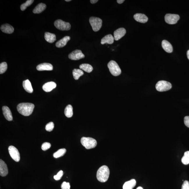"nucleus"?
Wrapping results in <instances>:
<instances>
[{
    "label": "nucleus",
    "mask_w": 189,
    "mask_h": 189,
    "mask_svg": "<svg viewBox=\"0 0 189 189\" xmlns=\"http://www.w3.org/2000/svg\"><path fill=\"white\" fill-rule=\"evenodd\" d=\"M34 105L33 104L28 103L19 104L17 106L18 112L22 115L27 116L30 115L33 111Z\"/></svg>",
    "instance_id": "1"
},
{
    "label": "nucleus",
    "mask_w": 189,
    "mask_h": 189,
    "mask_svg": "<svg viewBox=\"0 0 189 189\" xmlns=\"http://www.w3.org/2000/svg\"><path fill=\"white\" fill-rule=\"evenodd\" d=\"M109 174L110 171L108 167L105 165L102 166L99 169L97 172V179L102 183H105L108 180Z\"/></svg>",
    "instance_id": "2"
},
{
    "label": "nucleus",
    "mask_w": 189,
    "mask_h": 189,
    "mask_svg": "<svg viewBox=\"0 0 189 189\" xmlns=\"http://www.w3.org/2000/svg\"><path fill=\"white\" fill-rule=\"evenodd\" d=\"M81 144L86 149H90L95 148L96 146V140L93 138L83 137L81 139Z\"/></svg>",
    "instance_id": "3"
},
{
    "label": "nucleus",
    "mask_w": 189,
    "mask_h": 189,
    "mask_svg": "<svg viewBox=\"0 0 189 189\" xmlns=\"http://www.w3.org/2000/svg\"><path fill=\"white\" fill-rule=\"evenodd\" d=\"M107 67L112 75L116 77L121 74V70L120 67L117 62L114 61L112 60L109 62L107 64Z\"/></svg>",
    "instance_id": "4"
},
{
    "label": "nucleus",
    "mask_w": 189,
    "mask_h": 189,
    "mask_svg": "<svg viewBox=\"0 0 189 189\" xmlns=\"http://www.w3.org/2000/svg\"><path fill=\"white\" fill-rule=\"evenodd\" d=\"M89 22L94 32H97L101 28L102 24L101 19L95 17H91L89 19Z\"/></svg>",
    "instance_id": "5"
},
{
    "label": "nucleus",
    "mask_w": 189,
    "mask_h": 189,
    "mask_svg": "<svg viewBox=\"0 0 189 189\" xmlns=\"http://www.w3.org/2000/svg\"><path fill=\"white\" fill-rule=\"evenodd\" d=\"M156 89L160 91H169L172 88V84L170 83L165 81H160L157 83L156 85Z\"/></svg>",
    "instance_id": "6"
},
{
    "label": "nucleus",
    "mask_w": 189,
    "mask_h": 189,
    "mask_svg": "<svg viewBox=\"0 0 189 189\" xmlns=\"http://www.w3.org/2000/svg\"><path fill=\"white\" fill-rule=\"evenodd\" d=\"M54 25L57 29L60 30L68 31L70 30L71 28L70 23L60 20L55 21Z\"/></svg>",
    "instance_id": "7"
},
{
    "label": "nucleus",
    "mask_w": 189,
    "mask_h": 189,
    "mask_svg": "<svg viewBox=\"0 0 189 189\" xmlns=\"http://www.w3.org/2000/svg\"><path fill=\"white\" fill-rule=\"evenodd\" d=\"M8 150L12 159L15 162H19L20 160V155L18 149L13 146H10Z\"/></svg>",
    "instance_id": "8"
},
{
    "label": "nucleus",
    "mask_w": 189,
    "mask_h": 189,
    "mask_svg": "<svg viewBox=\"0 0 189 189\" xmlns=\"http://www.w3.org/2000/svg\"><path fill=\"white\" fill-rule=\"evenodd\" d=\"M179 19L180 17L178 15L167 14L165 17V20L166 23L172 25L176 24Z\"/></svg>",
    "instance_id": "9"
},
{
    "label": "nucleus",
    "mask_w": 189,
    "mask_h": 189,
    "mask_svg": "<svg viewBox=\"0 0 189 189\" xmlns=\"http://www.w3.org/2000/svg\"><path fill=\"white\" fill-rule=\"evenodd\" d=\"M68 57L71 60H77L84 58L85 56L81 50H77L69 54Z\"/></svg>",
    "instance_id": "10"
},
{
    "label": "nucleus",
    "mask_w": 189,
    "mask_h": 189,
    "mask_svg": "<svg viewBox=\"0 0 189 189\" xmlns=\"http://www.w3.org/2000/svg\"><path fill=\"white\" fill-rule=\"evenodd\" d=\"M126 33V29L124 28H120L116 29L114 32V39L118 41L125 36Z\"/></svg>",
    "instance_id": "11"
},
{
    "label": "nucleus",
    "mask_w": 189,
    "mask_h": 189,
    "mask_svg": "<svg viewBox=\"0 0 189 189\" xmlns=\"http://www.w3.org/2000/svg\"><path fill=\"white\" fill-rule=\"evenodd\" d=\"M36 69L38 71L52 70V65L50 63H44L39 64L36 67Z\"/></svg>",
    "instance_id": "12"
},
{
    "label": "nucleus",
    "mask_w": 189,
    "mask_h": 189,
    "mask_svg": "<svg viewBox=\"0 0 189 189\" xmlns=\"http://www.w3.org/2000/svg\"><path fill=\"white\" fill-rule=\"evenodd\" d=\"M8 173V170L6 163L1 159L0 160V175L1 176H6Z\"/></svg>",
    "instance_id": "13"
},
{
    "label": "nucleus",
    "mask_w": 189,
    "mask_h": 189,
    "mask_svg": "<svg viewBox=\"0 0 189 189\" xmlns=\"http://www.w3.org/2000/svg\"><path fill=\"white\" fill-rule=\"evenodd\" d=\"M133 18L136 21L140 23H146L148 20V18L146 15L142 13L136 14L133 16Z\"/></svg>",
    "instance_id": "14"
},
{
    "label": "nucleus",
    "mask_w": 189,
    "mask_h": 189,
    "mask_svg": "<svg viewBox=\"0 0 189 189\" xmlns=\"http://www.w3.org/2000/svg\"><path fill=\"white\" fill-rule=\"evenodd\" d=\"M2 110L3 115L5 118L8 121H12L13 120V117L12 113L8 107L7 106H3L2 107Z\"/></svg>",
    "instance_id": "15"
},
{
    "label": "nucleus",
    "mask_w": 189,
    "mask_h": 189,
    "mask_svg": "<svg viewBox=\"0 0 189 189\" xmlns=\"http://www.w3.org/2000/svg\"><path fill=\"white\" fill-rule=\"evenodd\" d=\"M56 83L53 82H50L46 83L43 86V90L46 92H49L56 87Z\"/></svg>",
    "instance_id": "16"
},
{
    "label": "nucleus",
    "mask_w": 189,
    "mask_h": 189,
    "mask_svg": "<svg viewBox=\"0 0 189 189\" xmlns=\"http://www.w3.org/2000/svg\"><path fill=\"white\" fill-rule=\"evenodd\" d=\"M1 29L3 32L7 34H11L14 31V28L9 24H6L1 26Z\"/></svg>",
    "instance_id": "17"
},
{
    "label": "nucleus",
    "mask_w": 189,
    "mask_h": 189,
    "mask_svg": "<svg viewBox=\"0 0 189 189\" xmlns=\"http://www.w3.org/2000/svg\"><path fill=\"white\" fill-rule=\"evenodd\" d=\"M70 38L69 36H65L63 38L60 40L56 43L55 45L57 47L62 48L64 47L67 45V43L70 40Z\"/></svg>",
    "instance_id": "18"
},
{
    "label": "nucleus",
    "mask_w": 189,
    "mask_h": 189,
    "mask_svg": "<svg viewBox=\"0 0 189 189\" xmlns=\"http://www.w3.org/2000/svg\"><path fill=\"white\" fill-rule=\"evenodd\" d=\"M114 38L112 34H108L105 36L101 39V44L102 45L107 44H112L114 42Z\"/></svg>",
    "instance_id": "19"
},
{
    "label": "nucleus",
    "mask_w": 189,
    "mask_h": 189,
    "mask_svg": "<svg viewBox=\"0 0 189 189\" xmlns=\"http://www.w3.org/2000/svg\"><path fill=\"white\" fill-rule=\"evenodd\" d=\"M162 46L163 49L166 52L171 53L173 51L172 45L169 41L166 40H164L162 42Z\"/></svg>",
    "instance_id": "20"
},
{
    "label": "nucleus",
    "mask_w": 189,
    "mask_h": 189,
    "mask_svg": "<svg viewBox=\"0 0 189 189\" xmlns=\"http://www.w3.org/2000/svg\"><path fill=\"white\" fill-rule=\"evenodd\" d=\"M45 38L47 42L50 43H53L56 40L55 35L48 32L45 33Z\"/></svg>",
    "instance_id": "21"
},
{
    "label": "nucleus",
    "mask_w": 189,
    "mask_h": 189,
    "mask_svg": "<svg viewBox=\"0 0 189 189\" xmlns=\"http://www.w3.org/2000/svg\"><path fill=\"white\" fill-rule=\"evenodd\" d=\"M46 8V6L44 3H41L38 4L33 10V13L35 14H39L44 11Z\"/></svg>",
    "instance_id": "22"
},
{
    "label": "nucleus",
    "mask_w": 189,
    "mask_h": 189,
    "mask_svg": "<svg viewBox=\"0 0 189 189\" xmlns=\"http://www.w3.org/2000/svg\"><path fill=\"white\" fill-rule=\"evenodd\" d=\"M23 88L26 91L29 93H32L33 89L31 83L28 80L24 81L22 83Z\"/></svg>",
    "instance_id": "23"
},
{
    "label": "nucleus",
    "mask_w": 189,
    "mask_h": 189,
    "mask_svg": "<svg viewBox=\"0 0 189 189\" xmlns=\"http://www.w3.org/2000/svg\"><path fill=\"white\" fill-rule=\"evenodd\" d=\"M136 180L134 179L126 181L123 186V189H133L136 185Z\"/></svg>",
    "instance_id": "24"
},
{
    "label": "nucleus",
    "mask_w": 189,
    "mask_h": 189,
    "mask_svg": "<svg viewBox=\"0 0 189 189\" xmlns=\"http://www.w3.org/2000/svg\"><path fill=\"white\" fill-rule=\"evenodd\" d=\"M84 74L83 71L80 69H75L73 71V75L74 78L75 80H78L80 77Z\"/></svg>",
    "instance_id": "25"
},
{
    "label": "nucleus",
    "mask_w": 189,
    "mask_h": 189,
    "mask_svg": "<svg viewBox=\"0 0 189 189\" xmlns=\"http://www.w3.org/2000/svg\"><path fill=\"white\" fill-rule=\"evenodd\" d=\"M80 68L85 72L88 73H91L93 71V68L92 66L89 64L84 63L80 66Z\"/></svg>",
    "instance_id": "26"
},
{
    "label": "nucleus",
    "mask_w": 189,
    "mask_h": 189,
    "mask_svg": "<svg viewBox=\"0 0 189 189\" xmlns=\"http://www.w3.org/2000/svg\"><path fill=\"white\" fill-rule=\"evenodd\" d=\"M65 114L68 118H70L73 115V108L71 105H68L66 107L65 110Z\"/></svg>",
    "instance_id": "27"
},
{
    "label": "nucleus",
    "mask_w": 189,
    "mask_h": 189,
    "mask_svg": "<svg viewBox=\"0 0 189 189\" xmlns=\"http://www.w3.org/2000/svg\"><path fill=\"white\" fill-rule=\"evenodd\" d=\"M66 152V150L65 149H59L53 154V157L55 158H58L63 156Z\"/></svg>",
    "instance_id": "28"
},
{
    "label": "nucleus",
    "mask_w": 189,
    "mask_h": 189,
    "mask_svg": "<svg viewBox=\"0 0 189 189\" xmlns=\"http://www.w3.org/2000/svg\"><path fill=\"white\" fill-rule=\"evenodd\" d=\"M181 162L184 165L189 164V151L185 152L184 156L181 159Z\"/></svg>",
    "instance_id": "29"
},
{
    "label": "nucleus",
    "mask_w": 189,
    "mask_h": 189,
    "mask_svg": "<svg viewBox=\"0 0 189 189\" xmlns=\"http://www.w3.org/2000/svg\"><path fill=\"white\" fill-rule=\"evenodd\" d=\"M34 1L33 0H28L25 3L22 4L20 6V9L22 11H24L26 9L27 7H28L33 3Z\"/></svg>",
    "instance_id": "30"
},
{
    "label": "nucleus",
    "mask_w": 189,
    "mask_h": 189,
    "mask_svg": "<svg viewBox=\"0 0 189 189\" xmlns=\"http://www.w3.org/2000/svg\"><path fill=\"white\" fill-rule=\"evenodd\" d=\"M8 68L7 64L6 62H3L0 64V74H2L6 72Z\"/></svg>",
    "instance_id": "31"
},
{
    "label": "nucleus",
    "mask_w": 189,
    "mask_h": 189,
    "mask_svg": "<svg viewBox=\"0 0 189 189\" xmlns=\"http://www.w3.org/2000/svg\"><path fill=\"white\" fill-rule=\"evenodd\" d=\"M54 124L53 122H50L46 125L45 129L46 131L51 132L53 130L54 128Z\"/></svg>",
    "instance_id": "32"
},
{
    "label": "nucleus",
    "mask_w": 189,
    "mask_h": 189,
    "mask_svg": "<svg viewBox=\"0 0 189 189\" xmlns=\"http://www.w3.org/2000/svg\"><path fill=\"white\" fill-rule=\"evenodd\" d=\"M51 144L48 142H45L43 143L41 146V149L43 151H46L49 149L51 147Z\"/></svg>",
    "instance_id": "33"
},
{
    "label": "nucleus",
    "mask_w": 189,
    "mask_h": 189,
    "mask_svg": "<svg viewBox=\"0 0 189 189\" xmlns=\"http://www.w3.org/2000/svg\"><path fill=\"white\" fill-rule=\"evenodd\" d=\"M63 171L61 170L58 173H57V174L56 175H55V176H54V178L55 180H60L61 179V178L62 176H63Z\"/></svg>",
    "instance_id": "34"
},
{
    "label": "nucleus",
    "mask_w": 189,
    "mask_h": 189,
    "mask_svg": "<svg viewBox=\"0 0 189 189\" xmlns=\"http://www.w3.org/2000/svg\"><path fill=\"white\" fill-rule=\"evenodd\" d=\"M70 183L65 181L63 182L61 185L62 189H70Z\"/></svg>",
    "instance_id": "35"
},
{
    "label": "nucleus",
    "mask_w": 189,
    "mask_h": 189,
    "mask_svg": "<svg viewBox=\"0 0 189 189\" xmlns=\"http://www.w3.org/2000/svg\"><path fill=\"white\" fill-rule=\"evenodd\" d=\"M181 189H189V182L187 180L184 181Z\"/></svg>",
    "instance_id": "36"
},
{
    "label": "nucleus",
    "mask_w": 189,
    "mask_h": 189,
    "mask_svg": "<svg viewBox=\"0 0 189 189\" xmlns=\"http://www.w3.org/2000/svg\"><path fill=\"white\" fill-rule=\"evenodd\" d=\"M184 123L187 127L189 128V116H187L184 118Z\"/></svg>",
    "instance_id": "37"
},
{
    "label": "nucleus",
    "mask_w": 189,
    "mask_h": 189,
    "mask_svg": "<svg viewBox=\"0 0 189 189\" xmlns=\"http://www.w3.org/2000/svg\"><path fill=\"white\" fill-rule=\"evenodd\" d=\"M98 0H91L90 1L91 4H94L98 1Z\"/></svg>",
    "instance_id": "38"
},
{
    "label": "nucleus",
    "mask_w": 189,
    "mask_h": 189,
    "mask_svg": "<svg viewBox=\"0 0 189 189\" xmlns=\"http://www.w3.org/2000/svg\"><path fill=\"white\" fill-rule=\"evenodd\" d=\"M124 1V0H117V3L119 4H122Z\"/></svg>",
    "instance_id": "39"
},
{
    "label": "nucleus",
    "mask_w": 189,
    "mask_h": 189,
    "mask_svg": "<svg viewBox=\"0 0 189 189\" xmlns=\"http://www.w3.org/2000/svg\"><path fill=\"white\" fill-rule=\"evenodd\" d=\"M187 58H188V60H189V50H188V51L187 52Z\"/></svg>",
    "instance_id": "40"
},
{
    "label": "nucleus",
    "mask_w": 189,
    "mask_h": 189,
    "mask_svg": "<svg viewBox=\"0 0 189 189\" xmlns=\"http://www.w3.org/2000/svg\"><path fill=\"white\" fill-rule=\"evenodd\" d=\"M136 189H143L142 187H139L138 188H137Z\"/></svg>",
    "instance_id": "41"
},
{
    "label": "nucleus",
    "mask_w": 189,
    "mask_h": 189,
    "mask_svg": "<svg viewBox=\"0 0 189 189\" xmlns=\"http://www.w3.org/2000/svg\"><path fill=\"white\" fill-rule=\"evenodd\" d=\"M71 1V0H65V1H67V2H69V1Z\"/></svg>",
    "instance_id": "42"
}]
</instances>
